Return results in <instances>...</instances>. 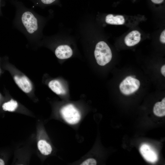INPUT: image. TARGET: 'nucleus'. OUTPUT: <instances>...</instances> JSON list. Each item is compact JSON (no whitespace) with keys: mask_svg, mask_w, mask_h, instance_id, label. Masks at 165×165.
Here are the masks:
<instances>
[{"mask_svg":"<svg viewBox=\"0 0 165 165\" xmlns=\"http://www.w3.org/2000/svg\"><path fill=\"white\" fill-rule=\"evenodd\" d=\"M15 8L13 26L22 32L31 42L38 43L42 38L43 20L33 10L27 7L21 2H11Z\"/></svg>","mask_w":165,"mask_h":165,"instance_id":"1","label":"nucleus"},{"mask_svg":"<svg viewBox=\"0 0 165 165\" xmlns=\"http://www.w3.org/2000/svg\"><path fill=\"white\" fill-rule=\"evenodd\" d=\"M94 54L97 63L102 66L108 63L112 57L110 47L106 42L102 41L99 42L96 45Z\"/></svg>","mask_w":165,"mask_h":165,"instance_id":"2","label":"nucleus"},{"mask_svg":"<svg viewBox=\"0 0 165 165\" xmlns=\"http://www.w3.org/2000/svg\"><path fill=\"white\" fill-rule=\"evenodd\" d=\"M60 112L63 119L69 124H76L80 119L81 116L79 112L72 104L64 106L61 108Z\"/></svg>","mask_w":165,"mask_h":165,"instance_id":"3","label":"nucleus"},{"mask_svg":"<svg viewBox=\"0 0 165 165\" xmlns=\"http://www.w3.org/2000/svg\"><path fill=\"white\" fill-rule=\"evenodd\" d=\"M139 81L131 76L126 77L120 83V90L123 94L128 95L133 93L139 88Z\"/></svg>","mask_w":165,"mask_h":165,"instance_id":"4","label":"nucleus"},{"mask_svg":"<svg viewBox=\"0 0 165 165\" xmlns=\"http://www.w3.org/2000/svg\"><path fill=\"white\" fill-rule=\"evenodd\" d=\"M140 151L144 158L148 162L153 163L158 160L156 152L148 145L144 144L140 148Z\"/></svg>","mask_w":165,"mask_h":165,"instance_id":"5","label":"nucleus"},{"mask_svg":"<svg viewBox=\"0 0 165 165\" xmlns=\"http://www.w3.org/2000/svg\"><path fill=\"white\" fill-rule=\"evenodd\" d=\"M14 79L18 86L26 93H28L32 89V86L30 81L25 76H19L15 75Z\"/></svg>","mask_w":165,"mask_h":165,"instance_id":"6","label":"nucleus"},{"mask_svg":"<svg viewBox=\"0 0 165 165\" xmlns=\"http://www.w3.org/2000/svg\"><path fill=\"white\" fill-rule=\"evenodd\" d=\"M55 54L59 59H64L68 58L72 56V51L68 46L62 45L58 46L55 50Z\"/></svg>","mask_w":165,"mask_h":165,"instance_id":"7","label":"nucleus"},{"mask_svg":"<svg viewBox=\"0 0 165 165\" xmlns=\"http://www.w3.org/2000/svg\"><path fill=\"white\" fill-rule=\"evenodd\" d=\"M141 34L137 30L133 31L129 33L125 37L124 42L126 45L128 46H134L140 41Z\"/></svg>","mask_w":165,"mask_h":165,"instance_id":"8","label":"nucleus"},{"mask_svg":"<svg viewBox=\"0 0 165 165\" xmlns=\"http://www.w3.org/2000/svg\"><path fill=\"white\" fill-rule=\"evenodd\" d=\"M105 21L108 24L119 25L123 24L125 22V20L122 15L114 16L112 14H109L106 16Z\"/></svg>","mask_w":165,"mask_h":165,"instance_id":"9","label":"nucleus"},{"mask_svg":"<svg viewBox=\"0 0 165 165\" xmlns=\"http://www.w3.org/2000/svg\"><path fill=\"white\" fill-rule=\"evenodd\" d=\"M48 86L54 92L58 95L63 94L66 93L65 89L58 80L51 81L49 83Z\"/></svg>","mask_w":165,"mask_h":165,"instance_id":"10","label":"nucleus"},{"mask_svg":"<svg viewBox=\"0 0 165 165\" xmlns=\"http://www.w3.org/2000/svg\"><path fill=\"white\" fill-rule=\"evenodd\" d=\"M153 112L157 116L162 117L165 115V98L162 101L156 103L153 107Z\"/></svg>","mask_w":165,"mask_h":165,"instance_id":"11","label":"nucleus"},{"mask_svg":"<svg viewBox=\"0 0 165 165\" xmlns=\"http://www.w3.org/2000/svg\"><path fill=\"white\" fill-rule=\"evenodd\" d=\"M38 148L41 153L45 155L50 154L52 151L51 145L46 141L41 140L37 143Z\"/></svg>","mask_w":165,"mask_h":165,"instance_id":"12","label":"nucleus"},{"mask_svg":"<svg viewBox=\"0 0 165 165\" xmlns=\"http://www.w3.org/2000/svg\"><path fill=\"white\" fill-rule=\"evenodd\" d=\"M17 106V102L13 99H11L10 101L4 103L2 106V108L5 111L13 112L15 110Z\"/></svg>","mask_w":165,"mask_h":165,"instance_id":"13","label":"nucleus"},{"mask_svg":"<svg viewBox=\"0 0 165 165\" xmlns=\"http://www.w3.org/2000/svg\"><path fill=\"white\" fill-rule=\"evenodd\" d=\"M35 6L42 7L44 5H50L53 3L56 0H29Z\"/></svg>","mask_w":165,"mask_h":165,"instance_id":"14","label":"nucleus"},{"mask_svg":"<svg viewBox=\"0 0 165 165\" xmlns=\"http://www.w3.org/2000/svg\"><path fill=\"white\" fill-rule=\"evenodd\" d=\"M96 164V160L93 158H88L82 162L80 164L81 165H95Z\"/></svg>","mask_w":165,"mask_h":165,"instance_id":"15","label":"nucleus"},{"mask_svg":"<svg viewBox=\"0 0 165 165\" xmlns=\"http://www.w3.org/2000/svg\"><path fill=\"white\" fill-rule=\"evenodd\" d=\"M160 41L163 44L165 43V30H164L161 33L160 36Z\"/></svg>","mask_w":165,"mask_h":165,"instance_id":"16","label":"nucleus"},{"mask_svg":"<svg viewBox=\"0 0 165 165\" xmlns=\"http://www.w3.org/2000/svg\"><path fill=\"white\" fill-rule=\"evenodd\" d=\"M161 72L162 74L165 77V65H163L161 69Z\"/></svg>","mask_w":165,"mask_h":165,"instance_id":"17","label":"nucleus"},{"mask_svg":"<svg viewBox=\"0 0 165 165\" xmlns=\"http://www.w3.org/2000/svg\"><path fill=\"white\" fill-rule=\"evenodd\" d=\"M152 2L155 4H160L162 3L164 0H151Z\"/></svg>","mask_w":165,"mask_h":165,"instance_id":"18","label":"nucleus"},{"mask_svg":"<svg viewBox=\"0 0 165 165\" xmlns=\"http://www.w3.org/2000/svg\"><path fill=\"white\" fill-rule=\"evenodd\" d=\"M5 164L4 161L2 159H0V165H3Z\"/></svg>","mask_w":165,"mask_h":165,"instance_id":"19","label":"nucleus"},{"mask_svg":"<svg viewBox=\"0 0 165 165\" xmlns=\"http://www.w3.org/2000/svg\"><path fill=\"white\" fill-rule=\"evenodd\" d=\"M17 0H11V2H12V1H17Z\"/></svg>","mask_w":165,"mask_h":165,"instance_id":"20","label":"nucleus"},{"mask_svg":"<svg viewBox=\"0 0 165 165\" xmlns=\"http://www.w3.org/2000/svg\"><path fill=\"white\" fill-rule=\"evenodd\" d=\"M1 0H0V5L1 3Z\"/></svg>","mask_w":165,"mask_h":165,"instance_id":"21","label":"nucleus"}]
</instances>
